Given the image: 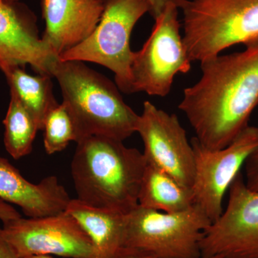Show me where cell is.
I'll use <instances>...</instances> for the list:
<instances>
[{
	"label": "cell",
	"mask_w": 258,
	"mask_h": 258,
	"mask_svg": "<svg viewBox=\"0 0 258 258\" xmlns=\"http://www.w3.org/2000/svg\"><path fill=\"white\" fill-rule=\"evenodd\" d=\"M201 66V78L185 88L179 108L199 143L217 150L248 126L258 106V42L241 52L215 56Z\"/></svg>",
	"instance_id": "cell-1"
},
{
	"label": "cell",
	"mask_w": 258,
	"mask_h": 258,
	"mask_svg": "<svg viewBox=\"0 0 258 258\" xmlns=\"http://www.w3.org/2000/svg\"><path fill=\"white\" fill-rule=\"evenodd\" d=\"M147 166L144 154L121 141L101 136L83 139L71 163L77 198L96 208L128 213L139 205Z\"/></svg>",
	"instance_id": "cell-2"
},
{
	"label": "cell",
	"mask_w": 258,
	"mask_h": 258,
	"mask_svg": "<svg viewBox=\"0 0 258 258\" xmlns=\"http://www.w3.org/2000/svg\"><path fill=\"white\" fill-rule=\"evenodd\" d=\"M52 77L58 81L62 102L76 126L77 140L93 136L123 141L137 132L139 115L123 101L114 83L84 62H56Z\"/></svg>",
	"instance_id": "cell-3"
},
{
	"label": "cell",
	"mask_w": 258,
	"mask_h": 258,
	"mask_svg": "<svg viewBox=\"0 0 258 258\" xmlns=\"http://www.w3.org/2000/svg\"><path fill=\"white\" fill-rule=\"evenodd\" d=\"M181 10L183 41L191 62L258 42V0H187Z\"/></svg>",
	"instance_id": "cell-4"
},
{
	"label": "cell",
	"mask_w": 258,
	"mask_h": 258,
	"mask_svg": "<svg viewBox=\"0 0 258 258\" xmlns=\"http://www.w3.org/2000/svg\"><path fill=\"white\" fill-rule=\"evenodd\" d=\"M211 225L195 205L171 213L138 205L125 215L123 248L154 258H202L201 241Z\"/></svg>",
	"instance_id": "cell-5"
},
{
	"label": "cell",
	"mask_w": 258,
	"mask_h": 258,
	"mask_svg": "<svg viewBox=\"0 0 258 258\" xmlns=\"http://www.w3.org/2000/svg\"><path fill=\"white\" fill-rule=\"evenodd\" d=\"M148 12L151 6L147 0H106L101 20L91 35L59 59L101 64L115 74L120 91L132 93L131 35Z\"/></svg>",
	"instance_id": "cell-6"
},
{
	"label": "cell",
	"mask_w": 258,
	"mask_h": 258,
	"mask_svg": "<svg viewBox=\"0 0 258 258\" xmlns=\"http://www.w3.org/2000/svg\"><path fill=\"white\" fill-rule=\"evenodd\" d=\"M178 10L175 5H168L155 19L152 33L142 48L134 52L132 93L167 96L176 75L191 70V61L180 33Z\"/></svg>",
	"instance_id": "cell-7"
},
{
	"label": "cell",
	"mask_w": 258,
	"mask_h": 258,
	"mask_svg": "<svg viewBox=\"0 0 258 258\" xmlns=\"http://www.w3.org/2000/svg\"><path fill=\"white\" fill-rule=\"evenodd\" d=\"M191 144L195 159L191 186L194 205L203 210L212 224L223 212L222 202L231 184L249 154L258 147V127L248 125L221 149H206L195 137Z\"/></svg>",
	"instance_id": "cell-8"
},
{
	"label": "cell",
	"mask_w": 258,
	"mask_h": 258,
	"mask_svg": "<svg viewBox=\"0 0 258 258\" xmlns=\"http://www.w3.org/2000/svg\"><path fill=\"white\" fill-rule=\"evenodd\" d=\"M227 207L204 232L202 258H258V191L239 172L228 189Z\"/></svg>",
	"instance_id": "cell-9"
},
{
	"label": "cell",
	"mask_w": 258,
	"mask_h": 258,
	"mask_svg": "<svg viewBox=\"0 0 258 258\" xmlns=\"http://www.w3.org/2000/svg\"><path fill=\"white\" fill-rule=\"evenodd\" d=\"M3 232L18 258L37 254L97 258L92 240L66 212L10 220L3 223Z\"/></svg>",
	"instance_id": "cell-10"
},
{
	"label": "cell",
	"mask_w": 258,
	"mask_h": 258,
	"mask_svg": "<svg viewBox=\"0 0 258 258\" xmlns=\"http://www.w3.org/2000/svg\"><path fill=\"white\" fill-rule=\"evenodd\" d=\"M137 132L143 141V154L147 164L191 189L195 178V153L177 116L159 109L150 101H145L142 115H139Z\"/></svg>",
	"instance_id": "cell-11"
},
{
	"label": "cell",
	"mask_w": 258,
	"mask_h": 258,
	"mask_svg": "<svg viewBox=\"0 0 258 258\" xmlns=\"http://www.w3.org/2000/svg\"><path fill=\"white\" fill-rule=\"evenodd\" d=\"M59 57L38 35L35 15L17 2L0 3V70L6 74L30 64L38 74L52 77Z\"/></svg>",
	"instance_id": "cell-12"
},
{
	"label": "cell",
	"mask_w": 258,
	"mask_h": 258,
	"mask_svg": "<svg viewBox=\"0 0 258 258\" xmlns=\"http://www.w3.org/2000/svg\"><path fill=\"white\" fill-rule=\"evenodd\" d=\"M104 8L102 0H42V40L60 57L91 35Z\"/></svg>",
	"instance_id": "cell-13"
},
{
	"label": "cell",
	"mask_w": 258,
	"mask_h": 258,
	"mask_svg": "<svg viewBox=\"0 0 258 258\" xmlns=\"http://www.w3.org/2000/svg\"><path fill=\"white\" fill-rule=\"evenodd\" d=\"M0 199L20 207L28 217H42L66 211L71 201L57 176L30 182L8 159L0 157Z\"/></svg>",
	"instance_id": "cell-14"
},
{
	"label": "cell",
	"mask_w": 258,
	"mask_h": 258,
	"mask_svg": "<svg viewBox=\"0 0 258 258\" xmlns=\"http://www.w3.org/2000/svg\"><path fill=\"white\" fill-rule=\"evenodd\" d=\"M66 213L74 217L96 248L97 258H109L123 248L127 213L96 208L79 199H71Z\"/></svg>",
	"instance_id": "cell-15"
},
{
	"label": "cell",
	"mask_w": 258,
	"mask_h": 258,
	"mask_svg": "<svg viewBox=\"0 0 258 258\" xmlns=\"http://www.w3.org/2000/svg\"><path fill=\"white\" fill-rule=\"evenodd\" d=\"M139 205L163 212H178L194 205L191 188L164 171L147 164L140 189Z\"/></svg>",
	"instance_id": "cell-16"
},
{
	"label": "cell",
	"mask_w": 258,
	"mask_h": 258,
	"mask_svg": "<svg viewBox=\"0 0 258 258\" xmlns=\"http://www.w3.org/2000/svg\"><path fill=\"white\" fill-rule=\"evenodd\" d=\"M5 76L10 91L16 95L42 130L47 113L59 104L52 92V77L42 74L31 76L20 67L12 69Z\"/></svg>",
	"instance_id": "cell-17"
},
{
	"label": "cell",
	"mask_w": 258,
	"mask_h": 258,
	"mask_svg": "<svg viewBox=\"0 0 258 258\" xmlns=\"http://www.w3.org/2000/svg\"><path fill=\"white\" fill-rule=\"evenodd\" d=\"M3 123L7 152L15 159L30 154L37 131L40 129L30 112L11 91L9 107Z\"/></svg>",
	"instance_id": "cell-18"
},
{
	"label": "cell",
	"mask_w": 258,
	"mask_h": 258,
	"mask_svg": "<svg viewBox=\"0 0 258 258\" xmlns=\"http://www.w3.org/2000/svg\"><path fill=\"white\" fill-rule=\"evenodd\" d=\"M42 131L44 147L49 155L62 152L71 142H76L77 140L74 120L62 103L47 113Z\"/></svg>",
	"instance_id": "cell-19"
},
{
	"label": "cell",
	"mask_w": 258,
	"mask_h": 258,
	"mask_svg": "<svg viewBox=\"0 0 258 258\" xmlns=\"http://www.w3.org/2000/svg\"><path fill=\"white\" fill-rule=\"evenodd\" d=\"M244 166L246 186L249 189L258 191V147L249 154Z\"/></svg>",
	"instance_id": "cell-20"
},
{
	"label": "cell",
	"mask_w": 258,
	"mask_h": 258,
	"mask_svg": "<svg viewBox=\"0 0 258 258\" xmlns=\"http://www.w3.org/2000/svg\"><path fill=\"white\" fill-rule=\"evenodd\" d=\"M106 1V0H102ZM151 6V15L153 18L157 19L165 10L166 7L170 4L175 5L179 9H182L187 0H147Z\"/></svg>",
	"instance_id": "cell-21"
},
{
	"label": "cell",
	"mask_w": 258,
	"mask_h": 258,
	"mask_svg": "<svg viewBox=\"0 0 258 258\" xmlns=\"http://www.w3.org/2000/svg\"><path fill=\"white\" fill-rule=\"evenodd\" d=\"M20 217H21V215L17 211L16 209L0 199V220L3 223Z\"/></svg>",
	"instance_id": "cell-22"
},
{
	"label": "cell",
	"mask_w": 258,
	"mask_h": 258,
	"mask_svg": "<svg viewBox=\"0 0 258 258\" xmlns=\"http://www.w3.org/2000/svg\"><path fill=\"white\" fill-rule=\"evenodd\" d=\"M0 258H18L14 249L3 235V228L0 227Z\"/></svg>",
	"instance_id": "cell-23"
},
{
	"label": "cell",
	"mask_w": 258,
	"mask_h": 258,
	"mask_svg": "<svg viewBox=\"0 0 258 258\" xmlns=\"http://www.w3.org/2000/svg\"><path fill=\"white\" fill-rule=\"evenodd\" d=\"M109 258H154L151 256L147 255V254L139 253V252H134V251L130 250V249L122 248L115 254L114 255L111 256ZM209 258H222L220 256H214V257Z\"/></svg>",
	"instance_id": "cell-24"
},
{
	"label": "cell",
	"mask_w": 258,
	"mask_h": 258,
	"mask_svg": "<svg viewBox=\"0 0 258 258\" xmlns=\"http://www.w3.org/2000/svg\"><path fill=\"white\" fill-rule=\"evenodd\" d=\"M25 258H53L51 255H47V254H37V255L28 256Z\"/></svg>",
	"instance_id": "cell-25"
},
{
	"label": "cell",
	"mask_w": 258,
	"mask_h": 258,
	"mask_svg": "<svg viewBox=\"0 0 258 258\" xmlns=\"http://www.w3.org/2000/svg\"><path fill=\"white\" fill-rule=\"evenodd\" d=\"M19 2V0H0V3H13Z\"/></svg>",
	"instance_id": "cell-26"
}]
</instances>
